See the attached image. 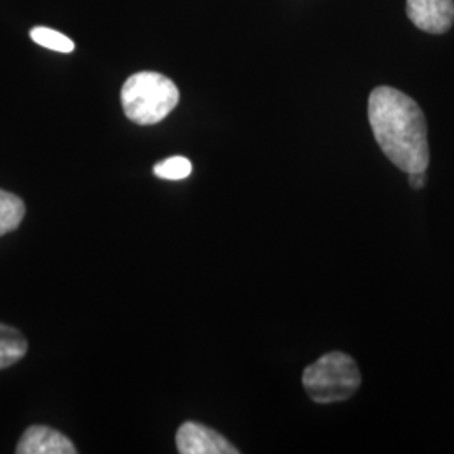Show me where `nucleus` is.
I'll use <instances>...</instances> for the list:
<instances>
[{
  "instance_id": "9",
  "label": "nucleus",
  "mask_w": 454,
  "mask_h": 454,
  "mask_svg": "<svg viewBox=\"0 0 454 454\" xmlns=\"http://www.w3.org/2000/svg\"><path fill=\"white\" fill-rule=\"evenodd\" d=\"M31 39L35 44L43 48L56 51V52H71L74 49V43L65 34L52 31L49 27H34L31 31Z\"/></svg>"
},
{
  "instance_id": "5",
  "label": "nucleus",
  "mask_w": 454,
  "mask_h": 454,
  "mask_svg": "<svg viewBox=\"0 0 454 454\" xmlns=\"http://www.w3.org/2000/svg\"><path fill=\"white\" fill-rule=\"evenodd\" d=\"M407 17L424 33L444 34L454 24L453 0H407Z\"/></svg>"
},
{
  "instance_id": "7",
  "label": "nucleus",
  "mask_w": 454,
  "mask_h": 454,
  "mask_svg": "<svg viewBox=\"0 0 454 454\" xmlns=\"http://www.w3.org/2000/svg\"><path fill=\"white\" fill-rule=\"evenodd\" d=\"M26 337L9 325L0 324V371L12 367L27 354Z\"/></svg>"
},
{
  "instance_id": "11",
  "label": "nucleus",
  "mask_w": 454,
  "mask_h": 454,
  "mask_svg": "<svg viewBox=\"0 0 454 454\" xmlns=\"http://www.w3.org/2000/svg\"><path fill=\"white\" fill-rule=\"evenodd\" d=\"M409 176V185L414 191H421L426 185V172H414V174H407Z\"/></svg>"
},
{
  "instance_id": "1",
  "label": "nucleus",
  "mask_w": 454,
  "mask_h": 454,
  "mask_svg": "<svg viewBox=\"0 0 454 454\" xmlns=\"http://www.w3.org/2000/svg\"><path fill=\"white\" fill-rule=\"evenodd\" d=\"M369 121L375 142L397 168L406 174L427 170V123L412 98L390 86L375 88L369 98Z\"/></svg>"
},
{
  "instance_id": "2",
  "label": "nucleus",
  "mask_w": 454,
  "mask_h": 454,
  "mask_svg": "<svg viewBox=\"0 0 454 454\" xmlns=\"http://www.w3.org/2000/svg\"><path fill=\"white\" fill-rule=\"evenodd\" d=\"M176 82L160 73L142 71L130 76L121 88V105L127 118L137 125H155L179 105Z\"/></svg>"
},
{
  "instance_id": "4",
  "label": "nucleus",
  "mask_w": 454,
  "mask_h": 454,
  "mask_svg": "<svg viewBox=\"0 0 454 454\" xmlns=\"http://www.w3.org/2000/svg\"><path fill=\"white\" fill-rule=\"evenodd\" d=\"M177 450L182 454H238L221 433L199 422H184L176 436Z\"/></svg>"
},
{
  "instance_id": "6",
  "label": "nucleus",
  "mask_w": 454,
  "mask_h": 454,
  "mask_svg": "<svg viewBox=\"0 0 454 454\" xmlns=\"http://www.w3.org/2000/svg\"><path fill=\"white\" fill-rule=\"evenodd\" d=\"M17 454H74L78 450L63 433L48 426H31L17 444Z\"/></svg>"
},
{
  "instance_id": "3",
  "label": "nucleus",
  "mask_w": 454,
  "mask_h": 454,
  "mask_svg": "<svg viewBox=\"0 0 454 454\" xmlns=\"http://www.w3.org/2000/svg\"><path fill=\"white\" fill-rule=\"evenodd\" d=\"M362 384V375L356 360L332 352L318 358L303 372V387L311 401L318 404H333L350 399Z\"/></svg>"
},
{
  "instance_id": "8",
  "label": "nucleus",
  "mask_w": 454,
  "mask_h": 454,
  "mask_svg": "<svg viewBox=\"0 0 454 454\" xmlns=\"http://www.w3.org/2000/svg\"><path fill=\"white\" fill-rule=\"evenodd\" d=\"M26 215V204L20 197L0 189V236L16 231Z\"/></svg>"
},
{
  "instance_id": "10",
  "label": "nucleus",
  "mask_w": 454,
  "mask_h": 454,
  "mask_svg": "<svg viewBox=\"0 0 454 454\" xmlns=\"http://www.w3.org/2000/svg\"><path fill=\"white\" fill-rule=\"evenodd\" d=\"M153 174L163 180L187 179L192 174V163L185 157H170L153 167Z\"/></svg>"
}]
</instances>
